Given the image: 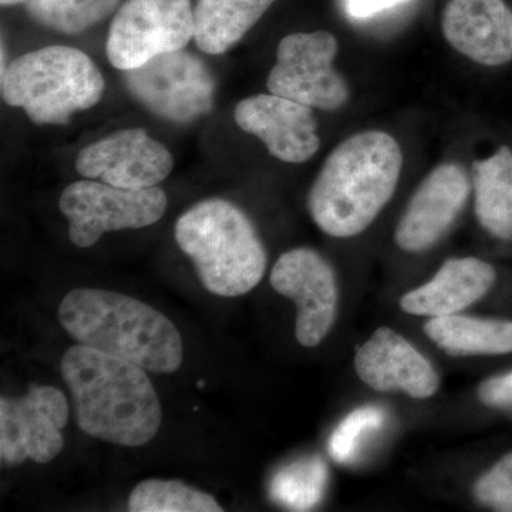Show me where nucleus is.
I'll use <instances>...</instances> for the list:
<instances>
[{
    "mask_svg": "<svg viewBox=\"0 0 512 512\" xmlns=\"http://www.w3.org/2000/svg\"><path fill=\"white\" fill-rule=\"evenodd\" d=\"M474 497L491 510L512 512V453L478 478Z\"/></svg>",
    "mask_w": 512,
    "mask_h": 512,
    "instance_id": "393cba45",
    "label": "nucleus"
},
{
    "mask_svg": "<svg viewBox=\"0 0 512 512\" xmlns=\"http://www.w3.org/2000/svg\"><path fill=\"white\" fill-rule=\"evenodd\" d=\"M386 412L382 407H359L336 427L329 440V454L336 463L348 464L376 431L382 429Z\"/></svg>",
    "mask_w": 512,
    "mask_h": 512,
    "instance_id": "b1692460",
    "label": "nucleus"
},
{
    "mask_svg": "<svg viewBox=\"0 0 512 512\" xmlns=\"http://www.w3.org/2000/svg\"><path fill=\"white\" fill-rule=\"evenodd\" d=\"M474 208L481 227L498 239L512 241V150L474 161Z\"/></svg>",
    "mask_w": 512,
    "mask_h": 512,
    "instance_id": "aec40b11",
    "label": "nucleus"
},
{
    "mask_svg": "<svg viewBox=\"0 0 512 512\" xmlns=\"http://www.w3.org/2000/svg\"><path fill=\"white\" fill-rule=\"evenodd\" d=\"M495 279L493 266L481 259H448L431 281L400 299V308L409 315L426 318L457 315L484 298Z\"/></svg>",
    "mask_w": 512,
    "mask_h": 512,
    "instance_id": "f3484780",
    "label": "nucleus"
},
{
    "mask_svg": "<svg viewBox=\"0 0 512 512\" xmlns=\"http://www.w3.org/2000/svg\"><path fill=\"white\" fill-rule=\"evenodd\" d=\"M338 52L336 37L323 30L284 37L266 82L269 92L312 109H340L349 100L350 90L342 74L333 67Z\"/></svg>",
    "mask_w": 512,
    "mask_h": 512,
    "instance_id": "6e6552de",
    "label": "nucleus"
},
{
    "mask_svg": "<svg viewBox=\"0 0 512 512\" xmlns=\"http://www.w3.org/2000/svg\"><path fill=\"white\" fill-rule=\"evenodd\" d=\"M328 485V466L320 457L302 458L288 464L271 481V497L293 511L316 507Z\"/></svg>",
    "mask_w": 512,
    "mask_h": 512,
    "instance_id": "412c9836",
    "label": "nucleus"
},
{
    "mask_svg": "<svg viewBox=\"0 0 512 512\" xmlns=\"http://www.w3.org/2000/svg\"><path fill=\"white\" fill-rule=\"evenodd\" d=\"M104 79L86 53L49 46L13 60L2 72V97L35 124L69 123L101 100Z\"/></svg>",
    "mask_w": 512,
    "mask_h": 512,
    "instance_id": "39448f33",
    "label": "nucleus"
},
{
    "mask_svg": "<svg viewBox=\"0 0 512 512\" xmlns=\"http://www.w3.org/2000/svg\"><path fill=\"white\" fill-rule=\"evenodd\" d=\"M60 367L84 433L124 447L156 437L163 412L146 370L80 343L64 353Z\"/></svg>",
    "mask_w": 512,
    "mask_h": 512,
    "instance_id": "f257e3e1",
    "label": "nucleus"
},
{
    "mask_svg": "<svg viewBox=\"0 0 512 512\" xmlns=\"http://www.w3.org/2000/svg\"><path fill=\"white\" fill-rule=\"evenodd\" d=\"M131 512H221L211 494L175 480L143 481L128 498Z\"/></svg>",
    "mask_w": 512,
    "mask_h": 512,
    "instance_id": "4be33fe9",
    "label": "nucleus"
},
{
    "mask_svg": "<svg viewBox=\"0 0 512 512\" xmlns=\"http://www.w3.org/2000/svg\"><path fill=\"white\" fill-rule=\"evenodd\" d=\"M357 376L376 392H402L413 399H429L440 377L426 356L409 340L389 328H379L356 350Z\"/></svg>",
    "mask_w": 512,
    "mask_h": 512,
    "instance_id": "2eb2a0df",
    "label": "nucleus"
},
{
    "mask_svg": "<svg viewBox=\"0 0 512 512\" xmlns=\"http://www.w3.org/2000/svg\"><path fill=\"white\" fill-rule=\"evenodd\" d=\"M441 28L447 42L473 62L495 67L512 60V10L505 0H450Z\"/></svg>",
    "mask_w": 512,
    "mask_h": 512,
    "instance_id": "dca6fc26",
    "label": "nucleus"
},
{
    "mask_svg": "<svg viewBox=\"0 0 512 512\" xmlns=\"http://www.w3.org/2000/svg\"><path fill=\"white\" fill-rule=\"evenodd\" d=\"M120 0H28L30 16L47 28L76 35L109 18Z\"/></svg>",
    "mask_w": 512,
    "mask_h": 512,
    "instance_id": "5701e85b",
    "label": "nucleus"
},
{
    "mask_svg": "<svg viewBox=\"0 0 512 512\" xmlns=\"http://www.w3.org/2000/svg\"><path fill=\"white\" fill-rule=\"evenodd\" d=\"M271 285L295 302V335L299 345L316 348L335 325L339 292L335 271L311 248H296L276 261Z\"/></svg>",
    "mask_w": 512,
    "mask_h": 512,
    "instance_id": "9b49d317",
    "label": "nucleus"
},
{
    "mask_svg": "<svg viewBox=\"0 0 512 512\" xmlns=\"http://www.w3.org/2000/svg\"><path fill=\"white\" fill-rule=\"evenodd\" d=\"M69 403L62 390L33 386L22 397L0 399V458L6 466L26 460L49 463L63 450Z\"/></svg>",
    "mask_w": 512,
    "mask_h": 512,
    "instance_id": "9d476101",
    "label": "nucleus"
},
{
    "mask_svg": "<svg viewBox=\"0 0 512 512\" xmlns=\"http://www.w3.org/2000/svg\"><path fill=\"white\" fill-rule=\"evenodd\" d=\"M60 211L69 220L76 247L90 248L106 232L150 227L167 210V195L158 187L126 190L106 183L77 181L60 197Z\"/></svg>",
    "mask_w": 512,
    "mask_h": 512,
    "instance_id": "423d86ee",
    "label": "nucleus"
},
{
    "mask_svg": "<svg viewBox=\"0 0 512 512\" xmlns=\"http://www.w3.org/2000/svg\"><path fill=\"white\" fill-rule=\"evenodd\" d=\"M275 0H198L194 40L202 52L222 55L241 42Z\"/></svg>",
    "mask_w": 512,
    "mask_h": 512,
    "instance_id": "a211bd4d",
    "label": "nucleus"
},
{
    "mask_svg": "<svg viewBox=\"0 0 512 512\" xmlns=\"http://www.w3.org/2000/svg\"><path fill=\"white\" fill-rule=\"evenodd\" d=\"M471 184L461 165H437L424 178L400 218L394 239L406 252L433 248L450 231L470 197Z\"/></svg>",
    "mask_w": 512,
    "mask_h": 512,
    "instance_id": "ddd939ff",
    "label": "nucleus"
},
{
    "mask_svg": "<svg viewBox=\"0 0 512 512\" xmlns=\"http://www.w3.org/2000/svg\"><path fill=\"white\" fill-rule=\"evenodd\" d=\"M478 400L495 409H512V372L490 377L478 386Z\"/></svg>",
    "mask_w": 512,
    "mask_h": 512,
    "instance_id": "a878e982",
    "label": "nucleus"
},
{
    "mask_svg": "<svg viewBox=\"0 0 512 512\" xmlns=\"http://www.w3.org/2000/svg\"><path fill=\"white\" fill-rule=\"evenodd\" d=\"M127 89L151 113L174 123L204 116L214 104L215 80L200 57L177 50L124 72Z\"/></svg>",
    "mask_w": 512,
    "mask_h": 512,
    "instance_id": "1a4fd4ad",
    "label": "nucleus"
},
{
    "mask_svg": "<svg viewBox=\"0 0 512 512\" xmlns=\"http://www.w3.org/2000/svg\"><path fill=\"white\" fill-rule=\"evenodd\" d=\"M424 333L448 356H497L512 352L510 320L450 315L431 318Z\"/></svg>",
    "mask_w": 512,
    "mask_h": 512,
    "instance_id": "6ab92c4d",
    "label": "nucleus"
},
{
    "mask_svg": "<svg viewBox=\"0 0 512 512\" xmlns=\"http://www.w3.org/2000/svg\"><path fill=\"white\" fill-rule=\"evenodd\" d=\"M28 2V0H0L2 6L18 5V3Z\"/></svg>",
    "mask_w": 512,
    "mask_h": 512,
    "instance_id": "cd10ccee",
    "label": "nucleus"
},
{
    "mask_svg": "<svg viewBox=\"0 0 512 512\" xmlns=\"http://www.w3.org/2000/svg\"><path fill=\"white\" fill-rule=\"evenodd\" d=\"M234 116L242 131L258 137L269 154L284 163H306L318 153L312 107L272 93L256 94L239 101Z\"/></svg>",
    "mask_w": 512,
    "mask_h": 512,
    "instance_id": "4468645a",
    "label": "nucleus"
},
{
    "mask_svg": "<svg viewBox=\"0 0 512 512\" xmlns=\"http://www.w3.org/2000/svg\"><path fill=\"white\" fill-rule=\"evenodd\" d=\"M402 168V148L390 134L369 130L346 138L309 191L313 222L330 237L362 234L393 197Z\"/></svg>",
    "mask_w": 512,
    "mask_h": 512,
    "instance_id": "f03ea898",
    "label": "nucleus"
},
{
    "mask_svg": "<svg viewBox=\"0 0 512 512\" xmlns=\"http://www.w3.org/2000/svg\"><path fill=\"white\" fill-rule=\"evenodd\" d=\"M175 241L214 295H245L264 278V244L245 212L232 202L212 198L195 204L178 218Z\"/></svg>",
    "mask_w": 512,
    "mask_h": 512,
    "instance_id": "20e7f679",
    "label": "nucleus"
},
{
    "mask_svg": "<svg viewBox=\"0 0 512 512\" xmlns=\"http://www.w3.org/2000/svg\"><path fill=\"white\" fill-rule=\"evenodd\" d=\"M194 32L190 0H127L111 22L107 57L127 72L163 53L183 50Z\"/></svg>",
    "mask_w": 512,
    "mask_h": 512,
    "instance_id": "0eeeda50",
    "label": "nucleus"
},
{
    "mask_svg": "<svg viewBox=\"0 0 512 512\" xmlns=\"http://www.w3.org/2000/svg\"><path fill=\"white\" fill-rule=\"evenodd\" d=\"M63 329L80 345L127 360L146 372L174 373L183 339L167 316L121 293L73 289L59 308Z\"/></svg>",
    "mask_w": 512,
    "mask_h": 512,
    "instance_id": "7ed1b4c3",
    "label": "nucleus"
},
{
    "mask_svg": "<svg viewBox=\"0 0 512 512\" xmlns=\"http://www.w3.org/2000/svg\"><path fill=\"white\" fill-rule=\"evenodd\" d=\"M170 151L143 128H127L90 144L76 158L77 173L126 190L157 187L171 174Z\"/></svg>",
    "mask_w": 512,
    "mask_h": 512,
    "instance_id": "f8f14e48",
    "label": "nucleus"
},
{
    "mask_svg": "<svg viewBox=\"0 0 512 512\" xmlns=\"http://www.w3.org/2000/svg\"><path fill=\"white\" fill-rule=\"evenodd\" d=\"M406 0H348V12L353 18L363 19L376 15L382 10L394 8Z\"/></svg>",
    "mask_w": 512,
    "mask_h": 512,
    "instance_id": "bb28decb",
    "label": "nucleus"
}]
</instances>
